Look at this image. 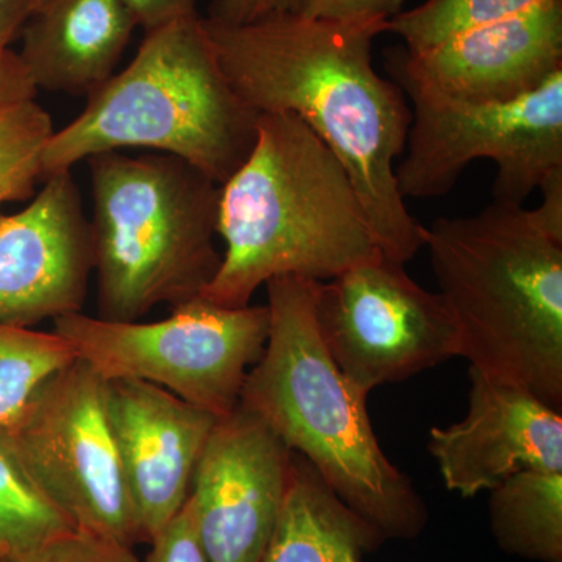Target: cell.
<instances>
[{
  "label": "cell",
  "mask_w": 562,
  "mask_h": 562,
  "mask_svg": "<svg viewBox=\"0 0 562 562\" xmlns=\"http://www.w3.org/2000/svg\"><path fill=\"white\" fill-rule=\"evenodd\" d=\"M490 525L503 553L562 562V471H524L491 490Z\"/></svg>",
  "instance_id": "cell-18"
},
{
  "label": "cell",
  "mask_w": 562,
  "mask_h": 562,
  "mask_svg": "<svg viewBox=\"0 0 562 562\" xmlns=\"http://www.w3.org/2000/svg\"><path fill=\"white\" fill-rule=\"evenodd\" d=\"M7 562H139L133 547L69 530Z\"/></svg>",
  "instance_id": "cell-23"
},
{
  "label": "cell",
  "mask_w": 562,
  "mask_h": 562,
  "mask_svg": "<svg viewBox=\"0 0 562 562\" xmlns=\"http://www.w3.org/2000/svg\"><path fill=\"white\" fill-rule=\"evenodd\" d=\"M54 132L49 113L35 99L0 111V205L31 198Z\"/></svg>",
  "instance_id": "cell-22"
},
{
  "label": "cell",
  "mask_w": 562,
  "mask_h": 562,
  "mask_svg": "<svg viewBox=\"0 0 562 562\" xmlns=\"http://www.w3.org/2000/svg\"><path fill=\"white\" fill-rule=\"evenodd\" d=\"M292 450L241 403L220 417L190 503L210 562H260L290 486Z\"/></svg>",
  "instance_id": "cell-11"
},
{
  "label": "cell",
  "mask_w": 562,
  "mask_h": 562,
  "mask_svg": "<svg viewBox=\"0 0 562 562\" xmlns=\"http://www.w3.org/2000/svg\"><path fill=\"white\" fill-rule=\"evenodd\" d=\"M543 0H425L416 9L391 18L386 32L401 36L405 49H430L471 29L516 16Z\"/></svg>",
  "instance_id": "cell-21"
},
{
  "label": "cell",
  "mask_w": 562,
  "mask_h": 562,
  "mask_svg": "<svg viewBox=\"0 0 562 562\" xmlns=\"http://www.w3.org/2000/svg\"><path fill=\"white\" fill-rule=\"evenodd\" d=\"M92 269L101 319L136 322L201 297L220 271L221 184L172 155L88 158Z\"/></svg>",
  "instance_id": "cell-6"
},
{
  "label": "cell",
  "mask_w": 562,
  "mask_h": 562,
  "mask_svg": "<svg viewBox=\"0 0 562 562\" xmlns=\"http://www.w3.org/2000/svg\"><path fill=\"white\" fill-rule=\"evenodd\" d=\"M136 22L149 33L172 22L199 16V0H122Z\"/></svg>",
  "instance_id": "cell-27"
},
{
  "label": "cell",
  "mask_w": 562,
  "mask_h": 562,
  "mask_svg": "<svg viewBox=\"0 0 562 562\" xmlns=\"http://www.w3.org/2000/svg\"><path fill=\"white\" fill-rule=\"evenodd\" d=\"M44 180L29 206L0 216V324L32 328L83 308L90 221L70 171Z\"/></svg>",
  "instance_id": "cell-12"
},
{
  "label": "cell",
  "mask_w": 562,
  "mask_h": 562,
  "mask_svg": "<svg viewBox=\"0 0 562 562\" xmlns=\"http://www.w3.org/2000/svg\"><path fill=\"white\" fill-rule=\"evenodd\" d=\"M77 360L103 380H139L225 417L238 406L247 373L269 335L266 305L227 308L205 299L172 306L166 319L111 322L72 313L54 321Z\"/></svg>",
  "instance_id": "cell-7"
},
{
  "label": "cell",
  "mask_w": 562,
  "mask_h": 562,
  "mask_svg": "<svg viewBox=\"0 0 562 562\" xmlns=\"http://www.w3.org/2000/svg\"><path fill=\"white\" fill-rule=\"evenodd\" d=\"M391 77L413 103L405 151L395 166L403 199L447 194L472 161L486 158L498 166L494 202L524 205L562 168V70L508 102L469 101L402 74Z\"/></svg>",
  "instance_id": "cell-8"
},
{
  "label": "cell",
  "mask_w": 562,
  "mask_h": 562,
  "mask_svg": "<svg viewBox=\"0 0 562 562\" xmlns=\"http://www.w3.org/2000/svg\"><path fill=\"white\" fill-rule=\"evenodd\" d=\"M68 520L0 442V562L14 560L63 532Z\"/></svg>",
  "instance_id": "cell-20"
},
{
  "label": "cell",
  "mask_w": 562,
  "mask_h": 562,
  "mask_svg": "<svg viewBox=\"0 0 562 562\" xmlns=\"http://www.w3.org/2000/svg\"><path fill=\"white\" fill-rule=\"evenodd\" d=\"M0 442L77 531L135 547L138 520L106 405V380L74 360L0 428Z\"/></svg>",
  "instance_id": "cell-9"
},
{
  "label": "cell",
  "mask_w": 562,
  "mask_h": 562,
  "mask_svg": "<svg viewBox=\"0 0 562 562\" xmlns=\"http://www.w3.org/2000/svg\"><path fill=\"white\" fill-rule=\"evenodd\" d=\"M405 0H302L297 14L328 22L390 21L403 11Z\"/></svg>",
  "instance_id": "cell-25"
},
{
  "label": "cell",
  "mask_w": 562,
  "mask_h": 562,
  "mask_svg": "<svg viewBox=\"0 0 562 562\" xmlns=\"http://www.w3.org/2000/svg\"><path fill=\"white\" fill-rule=\"evenodd\" d=\"M202 20L236 94L255 113L301 117L349 173L383 254L412 261L424 249L422 224L395 179L412 110L372 58L387 21H314L297 13L244 25Z\"/></svg>",
  "instance_id": "cell-1"
},
{
  "label": "cell",
  "mask_w": 562,
  "mask_h": 562,
  "mask_svg": "<svg viewBox=\"0 0 562 562\" xmlns=\"http://www.w3.org/2000/svg\"><path fill=\"white\" fill-rule=\"evenodd\" d=\"M44 0H29V3H31V10H36L43 3ZM32 14V13H31Z\"/></svg>",
  "instance_id": "cell-31"
},
{
  "label": "cell",
  "mask_w": 562,
  "mask_h": 562,
  "mask_svg": "<svg viewBox=\"0 0 562 562\" xmlns=\"http://www.w3.org/2000/svg\"><path fill=\"white\" fill-rule=\"evenodd\" d=\"M146 562H210L199 538L190 498L176 517L149 542Z\"/></svg>",
  "instance_id": "cell-24"
},
{
  "label": "cell",
  "mask_w": 562,
  "mask_h": 562,
  "mask_svg": "<svg viewBox=\"0 0 562 562\" xmlns=\"http://www.w3.org/2000/svg\"><path fill=\"white\" fill-rule=\"evenodd\" d=\"M464 419L430 430L428 450L447 490L462 498L524 471H562L561 412L530 391L469 369Z\"/></svg>",
  "instance_id": "cell-14"
},
{
  "label": "cell",
  "mask_w": 562,
  "mask_h": 562,
  "mask_svg": "<svg viewBox=\"0 0 562 562\" xmlns=\"http://www.w3.org/2000/svg\"><path fill=\"white\" fill-rule=\"evenodd\" d=\"M36 91L20 55L11 49L0 52V111L33 101Z\"/></svg>",
  "instance_id": "cell-28"
},
{
  "label": "cell",
  "mask_w": 562,
  "mask_h": 562,
  "mask_svg": "<svg viewBox=\"0 0 562 562\" xmlns=\"http://www.w3.org/2000/svg\"><path fill=\"white\" fill-rule=\"evenodd\" d=\"M74 360L68 342L55 331L0 324V428L16 419L41 384Z\"/></svg>",
  "instance_id": "cell-19"
},
{
  "label": "cell",
  "mask_w": 562,
  "mask_h": 562,
  "mask_svg": "<svg viewBox=\"0 0 562 562\" xmlns=\"http://www.w3.org/2000/svg\"><path fill=\"white\" fill-rule=\"evenodd\" d=\"M386 539L351 512L302 454L260 562H366Z\"/></svg>",
  "instance_id": "cell-17"
},
{
  "label": "cell",
  "mask_w": 562,
  "mask_h": 562,
  "mask_svg": "<svg viewBox=\"0 0 562 562\" xmlns=\"http://www.w3.org/2000/svg\"><path fill=\"white\" fill-rule=\"evenodd\" d=\"M135 29L122 0H44L18 55L36 90L88 95L113 76Z\"/></svg>",
  "instance_id": "cell-16"
},
{
  "label": "cell",
  "mask_w": 562,
  "mask_h": 562,
  "mask_svg": "<svg viewBox=\"0 0 562 562\" xmlns=\"http://www.w3.org/2000/svg\"><path fill=\"white\" fill-rule=\"evenodd\" d=\"M258 116L228 83L202 18H187L146 33L131 65L54 132L43 151V179L103 151L150 149L222 184L250 154Z\"/></svg>",
  "instance_id": "cell-5"
},
{
  "label": "cell",
  "mask_w": 562,
  "mask_h": 562,
  "mask_svg": "<svg viewBox=\"0 0 562 562\" xmlns=\"http://www.w3.org/2000/svg\"><path fill=\"white\" fill-rule=\"evenodd\" d=\"M31 13L29 0H0V52L9 50Z\"/></svg>",
  "instance_id": "cell-30"
},
{
  "label": "cell",
  "mask_w": 562,
  "mask_h": 562,
  "mask_svg": "<svg viewBox=\"0 0 562 562\" xmlns=\"http://www.w3.org/2000/svg\"><path fill=\"white\" fill-rule=\"evenodd\" d=\"M217 235L225 251L201 297L227 308L272 279L328 281L384 255L341 161L292 113L258 116L250 154L221 184Z\"/></svg>",
  "instance_id": "cell-2"
},
{
  "label": "cell",
  "mask_w": 562,
  "mask_h": 562,
  "mask_svg": "<svg viewBox=\"0 0 562 562\" xmlns=\"http://www.w3.org/2000/svg\"><path fill=\"white\" fill-rule=\"evenodd\" d=\"M302 0H211L209 20L244 25L273 14L297 13Z\"/></svg>",
  "instance_id": "cell-26"
},
{
  "label": "cell",
  "mask_w": 562,
  "mask_h": 562,
  "mask_svg": "<svg viewBox=\"0 0 562 562\" xmlns=\"http://www.w3.org/2000/svg\"><path fill=\"white\" fill-rule=\"evenodd\" d=\"M471 368L562 408V241L532 210L492 202L422 225Z\"/></svg>",
  "instance_id": "cell-4"
},
{
  "label": "cell",
  "mask_w": 562,
  "mask_h": 562,
  "mask_svg": "<svg viewBox=\"0 0 562 562\" xmlns=\"http://www.w3.org/2000/svg\"><path fill=\"white\" fill-rule=\"evenodd\" d=\"M539 190L542 192V202L532 213L554 239L562 241V168L550 172Z\"/></svg>",
  "instance_id": "cell-29"
},
{
  "label": "cell",
  "mask_w": 562,
  "mask_h": 562,
  "mask_svg": "<svg viewBox=\"0 0 562 562\" xmlns=\"http://www.w3.org/2000/svg\"><path fill=\"white\" fill-rule=\"evenodd\" d=\"M386 68L469 101L522 98L562 70V0H543L417 54L391 47Z\"/></svg>",
  "instance_id": "cell-15"
},
{
  "label": "cell",
  "mask_w": 562,
  "mask_h": 562,
  "mask_svg": "<svg viewBox=\"0 0 562 562\" xmlns=\"http://www.w3.org/2000/svg\"><path fill=\"white\" fill-rule=\"evenodd\" d=\"M268 291L269 335L239 403L302 454L347 506L386 541H414L428 508L376 439L368 395L339 371L317 330V281L279 277Z\"/></svg>",
  "instance_id": "cell-3"
},
{
  "label": "cell",
  "mask_w": 562,
  "mask_h": 562,
  "mask_svg": "<svg viewBox=\"0 0 562 562\" xmlns=\"http://www.w3.org/2000/svg\"><path fill=\"white\" fill-rule=\"evenodd\" d=\"M106 405L140 541L149 543L187 505L220 417L139 380L106 382Z\"/></svg>",
  "instance_id": "cell-13"
},
{
  "label": "cell",
  "mask_w": 562,
  "mask_h": 562,
  "mask_svg": "<svg viewBox=\"0 0 562 562\" xmlns=\"http://www.w3.org/2000/svg\"><path fill=\"white\" fill-rule=\"evenodd\" d=\"M314 317L339 371L366 394L460 353L442 295L424 290L403 262L384 255L317 281Z\"/></svg>",
  "instance_id": "cell-10"
}]
</instances>
